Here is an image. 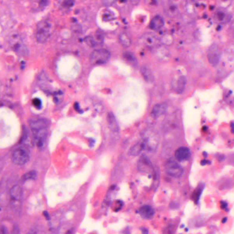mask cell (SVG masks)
Wrapping results in <instances>:
<instances>
[{"mask_svg": "<svg viewBox=\"0 0 234 234\" xmlns=\"http://www.w3.org/2000/svg\"><path fill=\"white\" fill-rule=\"evenodd\" d=\"M32 104L36 107H40L41 105V102L40 99H35L32 100Z\"/></svg>", "mask_w": 234, "mask_h": 234, "instance_id": "obj_24", "label": "cell"}, {"mask_svg": "<svg viewBox=\"0 0 234 234\" xmlns=\"http://www.w3.org/2000/svg\"><path fill=\"white\" fill-rule=\"evenodd\" d=\"M143 42L147 46H153L157 43V38L156 35L152 33L144 35L141 38Z\"/></svg>", "mask_w": 234, "mask_h": 234, "instance_id": "obj_11", "label": "cell"}, {"mask_svg": "<svg viewBox=\"0 0 234 234\" xmlns=\"http://www.w3.org/2000/svg\"><path fill=\"white\" fill-rule=\"evenodd\" d=\"M231 132L232 133L234 134V123H232L231 124Z\"/></svg>", "mask_w": 234, "mask_h": 234, "instance_id": "obj_38", "label": "cell"}, {"mask_svg": "<svg viewBox=\"0 0 234 234\" xmlns=\"http://www.w3.org/2000/svg\"><path fill=\"white\" fill-rule=\"evenodd\" d=\"M204 184L203 185L202 184H200L198 186V188H197V189L195 190L194 192L193 196H192V199H193V200L194 201L195 203H196V204H197V203L199 202L201 195V194H202V192H203V190H204Z\"/></svg>", "mask_w": 234, "mask_h": 234, "instance_id": "obj_16", "label": "cell"}, {"mask_svg": "<svg viewBox=\"0 0 234 234\" xmlns=\"http://www.w3.org/2000/svg\"><path fill=\"white\" fill-rule=\"evenodd\" d=\"M187 83V79L185 77H181L177 81V92L178 93H181L184 91Z\"/></svg>", "mask_w": 234, "mask_h": 234, "instance_id": "obj_14", "label": "cell"}, {"mask_svg": "<svg viewBox=\"0 0 234 234\" xmlns=\"http://www.w3.org/2000/svg\"><path fill=\"white\" fill-rule=\"evenodd\" d=\"M175 157L180 161H184L188 159L190 157L189 149L185 147L179 148L175 153Z\"/></svg>", "mask_w": 234, "mask_h": 234, "instance_id": "obj_8", "label": "cell"}, {"mask_svg": "<svg viewBox=\"0 0 234 234\" xmlns=\"http://www.w3.org/2000/svg\"><path fill=\"white\" fill-rule=\"evenodd\" d=\"M74 108H75V110L77 111L78 112H80V106H79V104L78 103H75V104H74Z\"/></svg>", "mask_w": 234, "mask_h": 234, "instance_id": "obj_37", "label": "cell"}, {"mask_svg": "<svg viewBox=\"0 0 234 234\" xmlns=\"http://www.w3.org/2000/svg\"><path fill=\"white\" fill-rule=\"evenodd\" d=\"M216 157L218 161H223V160H225V158L224 155L221 154H219L217 155Z\"/></svg>", "mask_w": 234, "mask_h": 234, "instance_id": "obj_29", "label": "cell"}, {"mask_svg": "<svg viewBox=\"0 0 234 234\" xmlns=\"http://www.w3.org/2000/svg\"><path fill=\"white\" fill-rule=\"evenodd\" d=\"M227 218L226 217L224 218L222 220V222L223 223H226V222L227 221Z\"/></svg>", "mask_w": 234, "mask_h": 234, "instance_id": "obj_39", "label": "cell"}, {"mask_svg": "<svg viewBox=\"0 0 234 234\" xmlns=\"http://www.w3.org/2000/svg\"><path fill=\"white\" fill-rule=\"evenodd\" d=\"M141 72L146 82L148 83L153 82L154 77L151 70L147 67H143L141 69Z\"/></svg>", "mask_w": 234, "mask_h": 234, "instance_id": "obj_12", "label": "cell"}, {"mask_svg": "<svg viewBox=\"0 0 234 234\" xmlns=\"http://www.w3.org/2000/svg\"><path fill=\"white\" fill-rule=\"evenodd\" d=\"M165 169L169 175L174 177H179L183 173V169L179 164L174 161H169L166 162Z\"/></svg>", "mask_w": 234, "mask_h": 234, "instance_id": "obj_5", "label": "cell"}, {"mask_svg": "<svg viewBox=\"0 0 234 234\" xmlns=\"http://www.w3.org/2000/svg\"><path fill=\"white\" fill-rule=\"evenodd\" d=\"M43 215H44V216L45 217V218H46L47 219H48V220H49V219H50V217L47 211H45L43 212Z\"/></svg>", "mask_w": 234, "mask_h": 234, "instance_id": "obj_36", "label": "cell"}, {"mask_svg": "<svg viewBox=\"0 0 234 234\" xmlns=\"http://www.w3.org/2000/svg\"><path fill=\"white\" fill-rule=\"evenodd\" d=\"M141 230L142 234H149L148 230L146 227H141Z\"/></svg>", "mask_w": 234, "mask_h": 234, "instance_id": "obj_32", "label": "cell"}, {"mask_svg": "<svg viewBox=\"0 0 234 234\" xmlns=\"http://www.w3.org/2000/svg\"><path fill=\"white\" fill-rule=\"evenodd\" d=\"M123 57L126 61L132 63H135L137 62L135 57L134 54L130 52H126L123 54Z\"/></svg>", "mask_w": 234, "mask_h": 234, "instance_id": "obj_19", "label": "cell"}, {"mask_svg": "<svg viewBox=\"0 0 234 234\" xmlns=\"http://www.w3.org/2000/svg\"><path fill=\"white\" fill-rule=\"evenodd\" d=\"M139 213L141 217L145 219H152L155 213L152 208L148 205L142 206L139 210Z\"/></svg>", "mask_w": 234, "mask_h": 234, "instance_id": "obj_9", "label": "cell"}, {"mask_svg": "<svg viewBox=\"0 0 234 234\" xmlns=\"http://www.w3.org/2000/svg\"><path fill=\"white\" fill-rule=\"evenodd\" d=\"M50 25L45 21H41L37 25L36 38L38 41L43 43L46 41L50 36Z\"/></svg>", "mask_w": 234, "mask_h": 234, "instance_id": "obj_2", "label": "cell"}, {"mask_svg": "<svg viewBox=\"0 0 234 234\" xmlns=\"http://www.w3.org/2000/svg\"><path fill=\"white\" fill-rule=\"evenodd\" d=\"M30 125L32 130H44L46 127V123L44 122V120H38L36 121H32Z\"/></svg>", "mask_w": 234, "mask_h": 234, "instance_id": "obj_13", "label": "cell"}, {"mask_svg": "<svg viewBox=\"0 0 234 234\" xmlns=\"http://www.w3.org/2000/svg\"><path fill=\"white\" fill-rule=\"evenodd\" d=\"M11 205L12 209L18 211L21 209L22 190L20 186L16 185L12 188L10 192Z\"/></svg>", "mask_w": 234, "mask_h": 234, "instance_id": "obj_3", "label": "cell"}, {"mask_svg": "<svg viewBox=\"0 0 234 234\" xmlns=\"http://www.w3.org/2000/svg\"><path fill=\"white\" fill-rule=\"evenodd\" d=\"M29 154L26 149L18 148L13 153L12 160L14 163L22 165L29 161Z\"/></svg>", "mask_w": 234, "mask_h": 234, "instance_id": "obj_4", "label": "cell"}, {"mask_svg": "<svg viewBox=\"0 0 234 234\" xmlns=\"http://www.w3.org/2000/svg\"><path fill=\"white\" fill-rule=\"evenodd\" d=\"M74 1H64L63 4L64 6L67 7H71L74 5Z\"/></svg>", "mask_w": 234, "mask_h": 234, "instance_id": "obj_27", "label": "cell"}, {"mask_svg": "<svg viewBox=\"0 0 234 234\" xmlns=\"http://www.w3.org/2000/svg\"><path fill=\"white\" fill-rule=\"evenodd\" d=\"M130 230L128 228H126L123 231L121 232L120 234H130Z\"/></svg>", "mask_w": 234, "mask_h": 234, "instance_id": "obj_33", "label": "cell"}, {"mask_svg": "<svg viewBox=\"0 0 234 234\" xmlns=\"http://www.w3.org/2000/svg\"><path fill=\"white\" fill-rule=\"evenodd\" d=\"M1 234H8V230L5 226H2L1 227Z\"/></svg>", "mask_w": 234, "mask_h": 234, "instance_id": "obj_30", "label": "cell"}, {"mask_svg": "<svg viewBox=\"0 0 234 234\" xmlns=\"http://www.w3.org/2000/svg\"><path fill=\"white\" fill-rule=\"evenodd\" d=\"M108 120L110 124V126L112 127L113 129L116 130L118 128L117 124H116V121H115V118L114 116L112 113H110L108 116Z\"/></svg>", "mask_w": 234, "mask_h": 234, "instance_id": "obj_22", "label": "cell"}, {"mask_svg": "<svg viewBox=\"0 0 234 234\" xmlns=\"http://www.w3.org/2000/svg\"><path fill=\"white\" fill-rule=\"evenodd\" d=\"M225 17V14L222 12H219L218 13L217 17L220 21H222Z\"/></svg>", "mask_w": 234, "mask_h": 234, "instance_id": "obj_28", "label": "cell"}, {"mask_svg": "<svg viewBox=\"0 0 234 234\" xmlns=\"http://www.w3.org/2000/svg\"><path fill=\"white\" fill-rule=\"evenodd\" d=\"M144 148V145L141 144H136L130 149V154L131 155H137L140 154Z\"/></svg>", "mask_w": 234, "mask_h": 234, "instance_id": "obj_18", "label": "cell"}, {"mask_svg": "<svg viewBox=\"0 0 234 234\" xmlns=\"http://www.w3.org/2000/svg\"><path fill=\"white\" fill-rule=\"evenodd\" d=\"M220 204H221V208L222 209H225L227 207V204L226 202H224V201H222L220 203Z\"/></svg>", "mask_w": 234, "mask_h": 234, "instance_id": "obj_35", "label": "cell"}, {"mask_svg": "<svg viewBox=\"0 0 234 234\" xmlns=\"http://www.w3.org/2000/svg\"><path fill=\"white\" fill-rule=\"evenodd\" d=\"M166 106L164 104H157L155 105L153 109L152 114L155 117H158L165 111Z\"/></svg>", "mask_w": 234, "mask_h": 234, "instance_id": "obj_17", "label": "cell"}, {"mask_svg": "<svg viewBox=\"0 0 234 234\" xmlns=\"http://www.w3.org/2000/svg\"><path fill=\"white\" fill-rule=\"evenodd\" d=\"M119 40L121 44L124 47H128L131 44V41L130 37L125 33L120 34L119 36Z\"/></svg>", "mask_w": 234, "mask_h": 234, "instance_id": "obj_15", "label": "cell"}, {"mask_svg": "<svg viewBox=\"0 0 234 234\" xmlns=\"http://www.w3.org/2000/svg\"><path fill=\"white\" fill-rule=\"evenodd\" d=\"M203 155H204V157H207V153L206 152H203Z\"/></svg>", "mask_w": 234, "mask_h": 234, "instance_id": "obj_40", "label": "cell"}, {"mask_svg": "<svg viewBox=\"0 0 234 234\" xmlns=\"http://www.w3.org/2000/svg\"><path fill=\"white\" fill-rule=\"evenodd\" d=\"M12 234H21L20 230L18 225H15L13 228Z\"/></svg>", "mask_w": 234, "mask_h": 234, "instance_id": "obj_26", "label": "cell"}, {"mask_svg": "<svg viewBox=\"0 0 234 234\" xmlns=\"http://www.w3.org/2000/svg\"><path fill=\"white\" fill-rule=\"evenodd\" d=\"M37 177V173L36 171L32 170L24 174L22 177V178L24 180H27L28 179H35Z\"/></svg>", "mask_w": 234, "mask_h": 234, "instance_id": "obj_20", "label": "cell"}, {"mask_svg": "<svg viewBox=\"0 0 234 234\" xmlns=\"http://www.w3.org/2000/svg\"><path fill=\"white\" fill-rule=\"evenodd\" d=\"M208 58L210 63L213 66H216L219 61V53L218 51V47L216 44H213L210 48Z\"/></svg>", "mask_w": 234, "mask_h": 234, "instance_id": "obj_6", "label": "cell"}, {"mask_svg": "<svg viewBox=\"0 0 234 234\" xmlns=\"http://www.w3.org/2000/svg\"><path fill=\"white\" fill-rule=\"evenodd\" d=\"M138 168L139 171L143 173H149L153 170L152 163L145 157L141 158L138 161Z\"/></svg>", "mask_w": 234, "mask_h": 234, "instance_id": "obj_7", "label": "cell"}, {"mask_svg": "<svg viewBox=\"0 0 234 234\" xmlns=\"http://www.w3.org/2000/svg\"><path fill=\"white\" fill-rule=\"evenodd\" d=\"M207 127H206V126H204V127L203 128V130H207Z\"/></svg>", "mask_w": 234, "mask_h": 234, "instance_id": "obj_41", "label": "cell"}, {"mask_svg": "<svg viewBox=\"0 0 234 234\" xmlns=\"http://www.w3.org/2000/svg\"><path fill=\"white\" fill-rule=\"evenodd\" d=\"M164 25L163 18L157 15L153 18L149 24V27L153 30H158L162 28Z\"/></svg>", "mask_w": 234, "mask_h": 234, "instance_id": "obj_10", "label": "cell"}, {"mask_svg": "<svg viewBox=\"0 0 234 234\" xmlns=\"http://www.w3.org/2000/svg\"><path fill=\"white\" fill-rule=\"evenodd\" d=\"M96 40L99 43H101L103 41V35L102 33H101L99 31V32H96Z\"/></svg>", "mask_w": 234, "mask_h": 234, "instance_id": "obj_25", "label": "cell"}, {"mask_svg": "<svg viewBox=\"0 0 234 234\" xmlns=\"http://www.w3.org/2000/svg\"><path fill=\"white\" fill-rule=\"evenodd\" d=\"M207 164H211V161H208V160H203L202 161H201V165L202 166L205 165Z\"/></svg>", "mask_w": 234, "mask_h": 234, "instance_id": "obj_34", "label": "cell"}, {"mask_svg": "<svg viewBox=\"0 0 234 234\" xmlns=\"http://www.w3.org/2000/svg\"><path fill=\"white\" fill-rule=\"evenodd\" d=\"M110 53L107 49H96L94 50L91 54L90 61L93 65H102L107 63L110 59Z\"/></svg>", "mask_w": 234, "mask_h": 234, "instance_id": "obj_1", "label": "cell"}, {"mask_svg": "<svg viewBox=\"0 0 234 234\" xmlns=\"http://www.w3.org/2000/svg\"><path fill=\"white\" fill-rule=\"evenodd\" d=\"M27 234H37V230L35 228H32L30 230Z\"/></svg>", "mask_w": 234, "mask_h": 234, "instance_id": "obj_31", "label": "cell"}, {"mask_svg": "<svg viewBox=\"0 0 234 234\" xmlns=\"http://www.w3.org/2000/svg\"><path fill=\"white\" fill-rule=\"evenodd\" d=\"M113 15L112 14V13L110 12H106L103 15V19L105 21H108L111 20Z\"/></svg>", "mask_w": 234, "mask_h": 234, "instance_id": "obj_23", "label": "cell"}, {"mask_svg": "<svg viewBox=\"0 0 234 234\" xmlns=\"http://www.w3.org/2000/svg\"><path fill=\"white\" fill-rule=\"evenodd\" d=\"M84 41L85 43L90 47L95 46L96 44V41L94 40V38L90 36L86 37L84 38Z\"/></svg>", "mask_w": 234, "mask_h": 234, "instance_id": "obj_21", "label": "cell"}]
</instances>
